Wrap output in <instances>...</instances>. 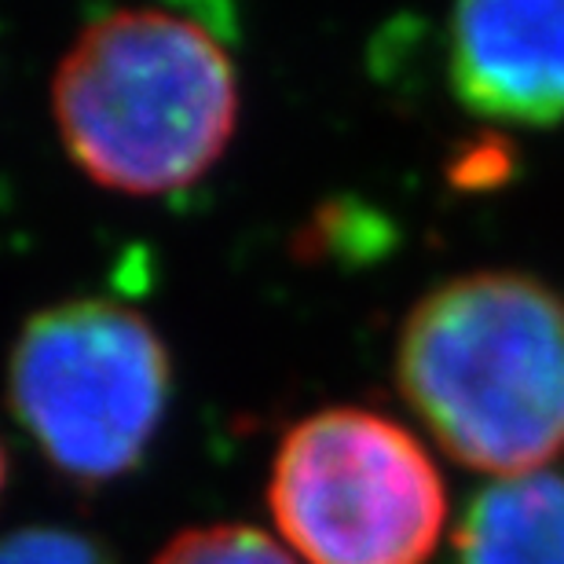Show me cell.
I'll list each match as a JSON object with an SVG mask.
<instances>
[{
    "instance_id": "obj_9",
    "label": "cell",
    "mask_w": 564,
    "mask_h": 564,
    "mask_svg": "<svg viewBox=\"0 0 564 564\" xmlns=\"http://www.w3.org/2000/svg\"><path fill=\"white\" fill-rule=\"evenodd\" d=\"M4 480H8V455H4V447H0V491H4Z\"/></svg>"
},
{
    "instance_id": "obj_2",
    "label": "cell",
    "mask_w": 564,
    "mask_h": 564,
    "mask_svg": "<svg viewBox=\"0 0 564 564\" xmlns=\"http://www.w3.org/2000/svg\"><path fill=\"white\" fill-rule=\"evenodd\" d=\"M52 115L74 165L121 195H173L213 165L239 126V77L202 22L115 8L66 48Z\"/></svg>"
},
{
    "instance_id": "obj_8",
    "label": "cell",
    "mask_w": 564,
    "mask_h": 564,
    "mask_svg": "<svg viewBox=\"0 0 564 564\" xmlns=\"http://www.w3.org/2000/svg\"><path fill=\"white\" fill-rule=\"evenodd\" d=\"M0 564H118L99 539L74 528L33 524L0 539Z\"/></svg>"
},
{
    "instance_id": "obj_4",
    "label": "cell",
    "mask_w": 564,
    "mask_h": 564,
    "mask_svg": "<svg viewBox=\"0 0 564 564\" xmlns=\"http://www.w3.org/2000/svg\"><path fill=\"white\" fill-rule=\"evenodd\" d=\"M268 510L308 564H429L447 488L411 429L367 408H326L279 440Z\"/></svg>"
},
{
    "instance_id": "obj_1",
    "label": "cell",
    "mask_w": 564,
    "mask_h": 564,
    "mask_svg": "<svg viewBox=\"0 0 564 564\" xmlns=\"http://www.w3.org/2000/svg\"><path fill=\"white\" fill-rule=\"evenodd\" d=\"M397 386L466 469L546 473L564 458V297L521 272L440 282L400 326Z\"/></svg>"
},
{
    "instance_id": "obj_5",
    "label": "cell",
    "mask_w": 564,
    "mask_h": 564,
    "mask_svg": "<svg viewBox=\"0 0 564 564\" xmlns=\"http://www.w3.org/2000/svg\"><path fill=\"white\" fill-rule=\"evenodd\" d=\"M447 77L473 115L521 129L564 121V0H455Z\"/></svg>"
},
{
    "instance_id": "obj_3",
    "label": "cell",
    "mask_w": 564,
    "mask_h": 564,
    "mask_svg": "<svg viewBox=\"0 0 564 564\" xmlns=\"http://www.w3.org/2000/svg\"><path fill=\"white\" fill-rule=\"evenodd\" d=\"M173 400V359L143 312L77 297L22 323L8 403L48 466L77 488L129 477Z\"/></svg>"
},
{
    "instance_id": "obj_6",
    "label": "cell",
    "mask_w": 564,
    "mask_h": 564,
    "mask_svg": "<svg viewBox=\"0 0 564 564\" xmlns=\"http://www.w3.org/2000/svg\"><path fill=\"white\" fill-rule=\"evenodd\" d=\"M458 564H564V477L532 473L484 488L455 532Z\"/></svg>"
},
{
    "instance_id": "obj_7",
    "label": "cell",
    "mask_w": 564,
    "mask_h": 564,
    "mask_svg": "<svg viewBox=\"0 0 564 564\" xmlns=\"http://www.w3.org/2000/svg\"><path fill=\"white\" fill-rule=\"evenodd\" d=\"M151 564H297L272 535L250 524H202L173 535Z\"/></svg>"
}]
</instances>
